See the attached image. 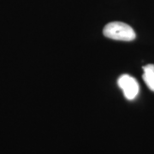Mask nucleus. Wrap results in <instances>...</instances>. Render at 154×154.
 Segmentation results:
<instances>
[{"mask_svg":"<svg viewBox=\"0 0 154 154\" xmlns=\"http://www.w3.org/2000/svg\"><path fill=\"white\" fill-rule=\"evenodd\" d=\"M103 33L107 38L121 41H131L136 37L134 29L129 25L121 22H112L106 24Z\"/></svg>","mask_w":154,"mask_h":154,"instance_id":"1","label":"nucleus"},{"mask_svg":"<svg viewBox=\"0 0 154 154\" xmlns=\"http://www.w3.org/2000/svg\"><path fill=\"white\" fill-rule=\"evenodd\" d=\"M143 80L149 89L154 92V64H147L143 67Z\"/></svg>","mask_w":154,"mask_h":154,"instance_id":"3","label":"nucleus"},{"mask_svg":"<svg viewBox=\"0 0 154 154\" xmlns=\"http://www.w3.org/2000/svg\"><path fill=\"white\" fill-rule=\"evenodd\" d=\"M117 84L123 92L126 99L132 100L139 94V84L137 81L129 75H122L118 78Z\"/></svg>","mask_w":154,"mask_h":154,"instance_id":"2","label":"nucleus"}]
</instances>
